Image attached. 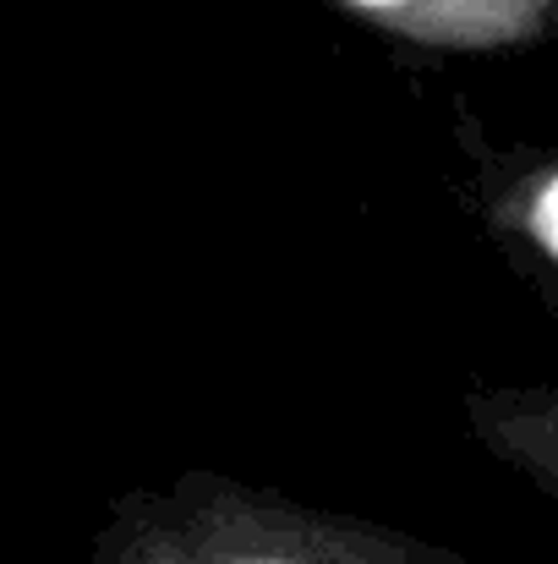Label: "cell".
Segmentation results:
<instances>
[{"label":"cell","mask_w":558,"mask_h":564,"mask_svg":"<svg viewBox=\"0 0 558 564\" xmlns=\"http://www.w3.org/2000/svg\"><path fill=\"white\" fill-rule=\"evenodd\" d=\"M88 564H471L411 532L302 505L219 471L127 488L105 510Z\"/></svg>","instance_id":"cell-1"},{"label":"cell","mask_w":558,"mask_h":564,"mask_svg":"<svg viewBox=\"0 0 558 564\" xmlns=\"http://www.w3.org/2000/svg\"><path fill=\"white\" fill-rule=\"evenodd\" d=\"M335 6L427 50H526L558 39V0H335Z\"/></svg>","instance_id":"cell-2"},{"label":"cell","mask_w":558,"mask_h":564,"mask_svg":"<svg viewBox=\"0 0 558 564\" xmlns=\"http://www.w3.org/2000/svg\"><path fill=\"white\" fill-rule=\"evenodd\" d=\"M466 422L493 460H504L515 477H526L543 499L558 505V383L471 389Z\"/></svg>","instance_id":"cell-3"},{"label":"cell","mask_w":558,"mask_h":564,"mask_svg":"<svg viewBox=\"0 0 558 564\" xmlns=\"http://www.w3.org/2000/svg\"><path fill=\"white\" fill-rule=\"evenodd\" d=\"M521 230H526V241H532L543 258L558 263V171L526 192V203H521Z\"/></svg>","instance_id":"cell-4"}]
</instances>
